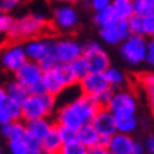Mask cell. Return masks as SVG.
I'll return each mask as SVG.
<instances>
[{"label": "cell", "mask_w": 154, "mask_h": 154, "mask_svg": "<svg viewBox=\"0 0 154 154\" xmlns=\"http://www.w3.org/2000/svg\"><path fill=\"white\" fill-rule=\"evenodd\" d=\"M9 154H28L30 150L26 146L24 140H9L7 143Z\"/></svg>", "instance_id": "obj_34"}, {"label": "cell", "mask_w": 154, "mask_h": 154, "mask_svg": "<svg viewBox=\"0 0 154 154\" xmlns=\"http://www.w3.org/2000/svg\"><path fill=\"white\" fill-rule=\"evenodd\" d=\"M76 141H79L81 144L85 146L86 149H92V147L98 146L99 134L91 123H86V125H82L76 130Z\"/></svg>", "instance_id": "obj_19"}, {"label": "cell", "mask_w": 154, "mask_h": 154, "mask_svg": "<svg viewBox=\"0 0 154 154\" xmlns=\"http://www.w3.org/2000/svg\"><path fill=\"white\" fill-rule=\"evenodd\" d=\"M143 88L146 89L147 92V96H149L150 102L153 103V99H154V75L153 74H146L143 76Z\"/></svg>", "instance_id": "obj_37"}, {"label": "cell", "mask_w": 154, "mask_h": 154, "mask_svg": "<svg viewBox=\"0 0 154 154\" xmlns=\"http://www.w3.org/2000/svg\"><path fill=\"white\" fill-rule=\"evenodd\" d=\"M54 55L58 64H71L82 55V44L74 38L54 40Z\"/></svg>", "instance_id": "obj_7"}, {"label": "cell", "mask_w": 154, "mask_h": 154, "mask_svg": "<svg viewBox=\"0 0 154 154\" xmlns=\"http://www.w3.org/2000/svg\"><path fill=\"white\" fill-rule=\"evenodd\" d=\"M0 133L2 136L9 140H23L27 130H26V123L23 120L9 122L5 125H0Z\"/></svg>", "instance_id": "obj_18"}, {"label": "cell", "mask_w": 154, "mask_h": 154, "mask_svg": "<svg viewBox=\"0 0 154 154\" xmlns=\"http://www.w3.org/2000/svg\"><path fill=\"white\" fill-rule=\"evenodd\" d=\"M3 88H5L7 99H11V100H14V102H17V103H21L28 96L27 88H24L23 85L19 84L16 79L9 81Z\"/></svg>", "instance_id": "obj_25"}, {"label": "cell", "mask_w": 154, "mask_h": 154, "mask_svg": "<svg viewBox=\"0 0 154 154\" xmlns=\"http://www.w3.org/2000/svg\"><path fill=\"white\" fill-rule=\"evenodd\" d=\"M57 109V96L50 94L28 95L21 102V120L30 122L50 117Z\"/></svg>", "instance_id": "obj_2"}, {"label": "cell", "mask_w": 154, "mask_h": 154, "mask_svg": "<svg viewBox=\"0 0 154 154\" xmlns=\"http://www.w3.org/2000/svg\"><path fill=\"white\" fill-rule=\"evenodd\" d=\"M24 52L28 61L40 62V61L54 51V40L51 38H31L23 44Z\"/></svg>", "instance_id": "obj_11"}, {"label": "cell", "mask_w": 154, "mask_h": 154, "mask_svg": "<svg viewBox=\"0 0 154 154\" xmlns=\"http://www.w3.org/2000/svg\"><path fill=\"white\" fill-rule=\"evenodd\" d=\"M7 112H9L10 122H16V120H21V103H17L7 99Z\"/></svg>", "instance_id": "obj_35"}, {"label": "cell", "mask_w": 154, "mask_h": 154, "mask_svg": "<svg viewBox=\"0 0 154 154\" xmlns=\"http://www.w3.org/2000/svg\"><path fill=\"white\" fill-rule=\"evenodd\" d=\"M61 146H62V141H61L55 126H54L52 130L41 140V151L44 154H58Z\"/></svg>", "instance_id": "obj_24"}, {"label": "cell", "mask_w": 154, "mask_h": 154, "mask_svg": "<svg viewBox=\"0 0 154 154\" xmlns=\"http://www.w3.org/2000/svg\"><path fill=\"white\" fill-rule=\"evenodd\" d=\"M134 139L130 134H123V133H115L109 137L106 149L110 154H130L133 147Z\"/></svg>", "instance_id": "obj_16"}, {"label": "cell", "mask_w": 154, "mask_h": 154, "mask_svg": "<svg viewBox=\"0 0 154 154\" xmlns=\"http://www.w3.org/2000/svg\"><path fill=\"white\" fill-rule=\"evenodd\" d=\"M42 74H44V71L41 69V66L38 65V62L27 60L19 69L14 72V79L17 81L19 84L23 85L24 88L28 89L30 86L41 82Z\"/></svg>", "instance_id": "obj_12"}, {"label": "cell", "mask_w": 154, "mask_h": 154, "mask_svg": "<svg viewBox=\"0 0 154 154\" xmlns=\"http://www.w3.org/2000/svg\"><path fill=\"white\" fill-rule=\"evenodd\" d=\"M91 125L94 126V129L98 131L99 136H106V137H110L113 136L116 131V120H115V116L113 113L107 109V107H100L96 115L94 116Z\"/></svg>", "instance_id": "obj_14"}, {"label": "cell", "mask_w": 154, "mask_h": 154, "mask_svg": "<svg viewBox=\"0 0 154 154\" xmlns=\"http://www.w3.org/2000/svg\"><path fill=\"white\" fill-rule=\"evenodd\" d=\"M57 2H60L61 5H76L82 0H57Z\"/></svg>", "instance_id": "obj_48"}, {"label": "cell", "mask_w": 154, "mask_h": 154, "mask_svg": "<svg viewBox=\"0 0 154 154\" xmlns=\"http://www.w3.org/2000/svg\"><path fill=\"white\" fill-rule=\"evenodd\" d=\"M28 154H44L42 151H30Z\"/></svg>", "instance_id": "obj_49"}, {"label": "cell", "mask_w": 154, "mask_h": 154, "mask_svg": "<svg viewBox=\"0 0 154 154\" xmlns=\"http://www.w3.org/2000/svg\"><path fill=\"white\" fill-rule=\"evenodd\" d=\"M54 113H55L54 123L58 125V126H65V127H69V129H74V130H78L84 125L68 103H64V105L58 106Z\"/></svg>", "instance_id": "obj_15"}, {"label": "cell", "mask_w": 154, "mask_h": 154, "mask_svg": "<svg viewBox=\"0 0 154 154\" xmlns=\"http://www.w3.org/2000/svg\"><path fill=\"white\" fill-rule=\"evenodd\" d=\"M52 72L55 74L64 88H72L75 85H78V79L75 76L74 71L71 68V64H57L55 68L52 69Z\"/></svg>", "instance_id": "obj_20"}, {"label": "cell", "mask_w": 154, "mask_h": 154, "mask_svg": "<svg viewBox=\"0 0 154 154\" xmlns=\"http://www.w3.org/2000/svg\"><path fill=\"white\" fill-rule=\"evenodd\" d=\"M41 84L44 86V91H45V94H50L52 96H58L61 95L65 88L62 86L58 78L55 76V74L51 71H44V74H42V78H41Z\"/></svg>", "instance_id": "obj_23"}, {"label": "cell", "mask_w": 154, "mask_h": 154, "mask_svg": "<svg viewBox=\"0 0 154 154\" xmlns=\"http://www.w3.org/2000/svg\"><path fill=\"white\" fill-rule=\"evenodd\" d=\"M10 117L7 112V96H6L5 88L0 85V125L9 123Z\"/></svg>", "instance_id": "obj_33"}, {"label": "cell", "mask_w": 154, "mask_h": 154, "mask_svg": "<svg viewBox=\"0 0 154 154\" xmlns=\"http://www.w3.org/2000/svg\"><path fill=\"white\" fill-rule=\"evenodd\" d=\"M27 61L26 52H24L23 44L13 42L0 51V64L6 71L14 74Z\"/></svg>", "instance_id": "obj_9"}, {"label": "cell", "mask_w": 154, "mask_h": 154, "mask_svg": "<svg viewBox=\"0 0 154 154\" xmlns=\"http://www.w3.org/2000/svg\"><path fill=\"white\" fill-rule=\"evenodd\" d=\"M24 123H26V130L28 134L37 137L38 140H42L52 130V127L55 126L51 117H42V119H35V120L24 122Z\"/></svg>", "instance_id": "obj_17"}, {"label": "cell", "mask_w": 154, "mask_h": 154, "mask_svg": "<svg viewBox=\"0 0 154 154\" xmlns=\"http://www.w3.org/2000/svg\"><path fill=\"white\" fill-rule=\"evenodd\" d=\"M116 120V131L123 134H133L137 129L140 122L137 119V115H125V116H115Z\"/></svg>", "instance_id": "obj_22"}, {"label": "cell", "mask_w": 154, "mask_h": 154, "mask_svg": "<svg viewBox=\"0 0 154 154\" xmlns=\"http://www.w3.org/2000/svg\"><path fill=\"white\" fill-rule=\"evenodd\" d=\"M47 27H48L47 16L44 13H40V11H34V13L24 14L19 19H14L7 35L14 42L27 41V40L38 37L40 34L45 31Z\"/></svg>", "instance_id": "obj_1"}, {"label": "cell", "mask_w": 154, "mask_h": 154, "mask_svg": "<svg viewBox=\"0 0 154 154\" xmlns=\"http://www.w3.org/2000/svg\"><path fill=\"white\" fill-rule=\"evenodd\" d=\"M112 94H113V89H106V91H103L102 94H99L98 96H95V100L98 102V105L100 107H106L110 98H112Z\"/></svg>", "instance_id": "obj_41"}, {"label": "cell", "mask_w": 154, "mask_h": 154, "mask_svg": "<svg viewBox=\"0 0 154 154\" xmlns=\"http://www.w3.org/2000/svg\"><path fill=\"white\" fill-rule=\"evenodd\" d=\"M23 0H0V10L5 13H11L20 6Z\"/></svg>", "instance_id": "obj_40"}, {"label": "cell", "mask_w": 154, "mask_h": 154, "mask_svg": "<svg viewBox=\"0 0 154 154\" xmlns=\"http://www.w3.org/2000/svg\"><path fill=\"white\" fill-rule=\"evenodd\" d=\"M143 144H144V149L147 153H154V136L149 134L146 137V140Z\"/></svg>", "instance_id": "obj_46"}, {"label": "cell", "mask_w": 154, "mask_h": 154, "mask_svg": "<svg viewBox=\"0 0 154 154\" xmlns=\"http://www.w3.org/2000/svg\"><path fill=\"white\" fill-rule=\"evenodd\" d=\"M71 68H72V71H74V74H75V76H76L78 82H79L85 75L89 72L88 65H86V62H85V60L82 58V57H79L78 60H75L74 62H71Z\"/></svg>", "instance_id": "obj_31"}, {"label": "cell", "mask_w": 154, "mask_h": 154, "mask_svg": "<svg viewBox=\"0 0 154 154\" xmlns=\"http://www.w3.org/2000/svg\"><path fill=\"white\" fill-rule=\"evenodd\" d=\"M79 21V13L74 5H58L52 11V23L60 31H72Z\"/></svg>", "instance_id": "obj_6"}, {"label": "cell", "mask_w": 154, "mask_h": 154, "mask_svg": "<svg viewBox=\"0 0 154 154\" xmlns=\"http://www.w3.org/2000/svg\"><path fill=\"white\" fill-rule=\"evenodd\" d=\"M133 14L141 17L154 14V0H133Z\"/></svg>", "instance_id": "obj_28"}, {"label": "cell", "mask_w": 154, "mask_h": 154, "mask_svg": "<svg viewBox=\"0 0 154 154\" xmlns=\"http://www.w3.org/2000/svg\"><path fill=\"white\" fill-rule=\"evenodd\" d=\"M0 154H6L5 151H3V149H2V146H0Z\"/></svg>", "instance_id": "obj_50"}, {"label": "cell", "mask_w": 154, "mask_h": 154, "mask_svg": "<svg viewBox=\"0 0 154 154\" xmlns=\"http://www.w3.org/2000/svg\"><path fill=\"white\" fill-rule=\"evenodd\" d=\"M103 75H105V79H106L109 88L113 89V91L125 88V85H126V82H127L126 74H125L120 68H117V66L110 65L109 68H106V71L103 72Z\"/></svg>", "instance_id": "obj_21"}, {"label": "cell", "mask_w": 154, "mask_h": 154, "mask_svg": "<svg viewBox=\"0 0 154 154\" xmlns=\"http://www.w3.org/2000/svg\"><path fill=\"white\" fill-rule=\"evenodd\" d=\"M82 58L88 65L89 72H105L110 66V57L102 44L96 41H88L82 44Z\"/></svg>", "instance_id": "obj_4"}, {"label": "cell", "mask_w": 154, "mask_h": 154, "mask_svg": "<svg viewBox=\"0 0 154 154\" xmlns=\"http://www.w3.org/2000/svg\"><path fill=\"white\" fill-rule=\"evenodd\" d=\"M116 20H117L116 16H115V13H113V10L110 6L106 7V9L99 10V11H95V14H94V23L96 24L99 28L115 23Z\"/></svg>", "instance_id": "obj_27"}, {"label": "cell", "mask_w": 154, "mask_h": 154, "mask_svg": "<svg viewBox=\"0 0 154 154\" xmlns=\"http://www.w3.org/2000/svg\"><path fill=\"white\" fill-rule=\"evenodd\" d=\"M146 154H153V153H146Z\"/></svg>", "instance_id": "obj_51"}, {"label": "cell", "mask_w": 154, "mask_h": 154, "mask_svg": "<svg viewBox=\"0 0 154 154\" xmlns=\"http://www.w3.org/2000/svg\"><path fill=\"white\" fill-rule=\"evenodd\" d=\"M55 129L58 136H60L61 141H62V144L76 140V130H74V129H69V127H65V126H58V125H55Z\"/></svg>", "instance_id": "obj_32"}, {"label": "cell", "mask_w": 154, "mask_h": 154, "mask_svg": "<svg viewBox=\"0 0 154 154\" xmlns=\"http://www.w3.org/2000/svg\"><path fill=\"white\" fill-rule=\"evenodd\" d=\"M13 20L14 17L10 13H5L0 10V35H5V34L7 35L10 27L13 24Z\"/></svg>", "instance_id": "obj_36"}, {"label": "cell", "mask_w": 154, "mask_h": 154, "mask_svg": "<svg viewBox=\"0 0 154 154\" xmlns=\"http://www.w3.org/2000/svg\"><path fill=\"white\" fill-rule=\"evenodd\" d=\"M79 85V92L88 96H98L99 94H102L103 91L109 89L105 75L103 72H88L84 78L78 82Z\"/></svg>", "instance_id": "obj_13"}, {"label": "cell", "mask_w": 154, "mask_h": 154, "mask_svg": "<svg viewBox=\"0 0 154 154\" xmlns=\"http://www.w3.org/2000/svg\"><path fill=\"white\" fill-rule=\"evenodd\" d=\"M110 7L117 20H127L133 16V0H112Z\"/></svg>", "instance_id": "obj_26"}, {"label": "cell", "mask_w": 154, "mask_h": 154, "mask_svg": "<svg viewBox=\"0 0 154 154\" xmlns=\"http://www.w3.org/2000/svg\"><path fill=\"white\" fill-rule=\"evenodd\" d=\"M88 154H110L109 150L106 147H100V146H96V147H92V149L88 150Z\"/></svg>", "instance_id": "obj_47"}, {"label": "cell", "mask_w": 154, "mask_h": 154, "mask_svg": "<svg viewBox=\"0 0 154 154\" xmlns=\"http://www.w3.org/2000/svg\"><path fill=\"white\" fill-rule=\"evenodd\" d=\"M130 34L127 20H116L115 23L99 28V37L107 45H119Z\"/></svg>", "instance_id": "obj_10"}, {"label": "cell", "mask_w": 154, "mask_h": 154, "mask_svg": "<svg viewBox=\"0 0 154 154\" xmlns=\"http://www.w3.org/2000/svg\"><path fill=\"white\" fill-rule=\"evenodd\" d=\"M146 153H147V151H146V149H144V144H143V141L134 140V143H133V147H131L130 154H146Z\"/></svg>", "instance_id": "obj_44"}, {"label": "cell", "mask_w": 154, "mask_h": 154, "mask_svg": "<svg viewBox=\"0 0 154 154\" xmlns=\"http://www.w3.org/2000/svg\"><path fill=\"white\" fill-rule=\"evenodd\" d=\"M107 109L113 113V116H125V115H137L139 100L129 89H116L113 91L112 98L107 103Z\"/></svg>", "instance_id": "obj_5"}, {"label": "cell", "mask_w": 154, "mask_h": 154, "mask_svg": "<svg viewBox=\"0 0 154 154\" xmlns=\"http://www.w3.org/2000/svg\"><path fill=\"white\" fill-rule=\"evenodd\" d=\"M88 150L85 146H82L79 141H69L61 146V150L58 154H88Z\"/></svg>", "instance_id": "obj_29"}, {"label": "cell", "mask_w": 154, "mask_h": 154, "mask_svg": "<svg viewBox=\"0 0 154 154\" xmlns=\"http://www.w3.org/2000/svg\"><path fill=\"white\" fill-rule=\"evenodd\" d=\"M147 37L143 35H129L119 44L120 58L127 65L137 66L144 62L146 48H147Z\"/></svg>", "instance_id": "obj_3"}, {"label": "cell", "mask_w": 154, "mask_h": 154, "mask_svg": "<svg viewBox=\"0 0 154 154\" xmlns=\"http://www.w3.org/2000/svg\"><path fill=\"white\" fill-rule=\"evenodd\" d=\"M143 34L144 37L154 35V14H149L143 17Z\"/></svg>", "instance_id": "obj_38"}, {"label": "cell", "mask_w": 154, "mask_h": 154, "mask_svg": "<svg viewBox=\"0 0 154 154\" xmlns=\"http://www.w3.org/2000/svg\"><path fill=\"white\" fill-rule=\"evenodd\" d=\"M27 91H28V95H42V94H45L44 86H42L41 82H38V84L33 85V86H30Z\"/></svg>", "instance_id": "obj_45"}, {"label": "cell", "mask_w": 154, "mask_h": 154, "mask_svg": "<svg viewBox=\"0 0 154 154\" xmlns=\"http://www.w3.org/2000/svg\"><path fill=\"white\" fill-rule=\"evenodd\" d=\"M127 24H129V30H130L131 35H143V17L141 16H137V14H133L131 17L127 19Z\"/></svg>", "instance_id": "obj_30"}, {"label": "cell", "mask_w": 154, "mask_h": 154, "mask_svg": "<svg viewBox=\"0 0 154 154\" xmlns=\"http://www.w3.org/2000/svg\"><path fill=\"white\" fill-rule=\"evenodd\" d=\"M144 62H147V65L153 66L154 65V41H147V48H146V57Z\"/></svg>", "instance_id": "obj_43"}, {"label": "cell", "mask_w": 154, "mask_h": 154, "mask_svg": "<svg viewBox=\"0 0 154 154\" xmlns=\"http://www.w3.org/2000/svg\"><path fill=\"white\" fill-rule=\"evenodd\" d=\"M23 140L30 151H41V140H38L37 137L26 133V136L23 137Z\"/></svg>", "instance_id": "obj_39"}, {"label": "cell", "mask_w": 154, "mask_h": 154, "mask_svg": "<svg viewBox=\"0 0 154 154\" xmlns=\"http://www.w3.org/2000/svg\"><path fill=\"white\" fill-rule=\"evenodd\" d=\"M66 103L72 107V110L76 113V116L79 117L84 125L91 123L94 116L96 115V112L100 109V106L95 100V98L88 96V95H84V94L76 95L74 99H71L69 102H66Z\"/></svg>", "instance_id": "obj_8"}, {"label": "cell", "mask_w": 154, "mask_h": 154, "mask_svg": "<svg viewBox=\"0 0 154 154\" xmlns=\"http://www.w3.org/2000/svg\"><path fill=\"white\" fill-rule=\"evenodd\" d=\"M112 3V0H89V7L95 11H99V10L102 9H106L109 7Z\"/></svg>", "instance_id": "obj_42"}]
</instances>
